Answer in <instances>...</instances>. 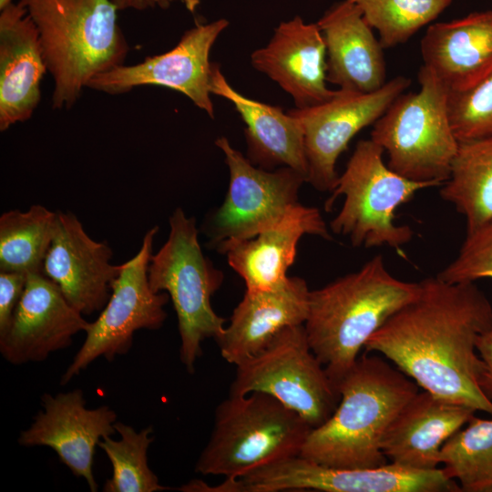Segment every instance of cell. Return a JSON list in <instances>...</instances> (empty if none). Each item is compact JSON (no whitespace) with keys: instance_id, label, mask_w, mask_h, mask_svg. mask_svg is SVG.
Listing matches in <instances>:
<instances>
[{"instance_id":"obj_9","label":"cell","mask_w":492,"mask_h":492,"mask_svg":"<svg viewBox=\"0 0 492 492\" xmlns=\"http://www.w3.org/2000/svg\"><path fill=\"white\" fill-rule=\"evenodd\" d=\"M235 366L229 395L268 394L312 428L323 424L338 405L340 394L312 351L304 324L282 330L260 353Z\"/></svg>"},{"instance_id":"obj_18","label":"cell","mask_w":492,"mask_h":492,"mask_svg":"<svg viewBox=\"0 0 492 492\" xmlns=\"http://www.w3.org/2000/svg\"><path fill=\"white\" fill-rule=\"evenodd\" d=\"M251 63L288 93L297 108L322 104L336 93L326 84L323 35L317 24L298 15L282 22L269 43L251 53Z\"/></svg>"},{"instance_id":"obj_32","label":"cell","mask_w":492,"mask_h":492,"mask_svg":"<svg viewBox=\"0 0 492 492\" xmlns=\"http://www.w3.org/2000/svg\"><path fill=\"white\" fill-rule=\"evenodd\" d=\"M437 276L450 283L492 279V220L466 233L457 256Z\"/></svg>"},{"instance_id":"obj_2","label":"cell","mask_w":492,"mask_h":492,"mask_svg":"<svg viewBox=\"0 0 492 492\" xmlns=\"http://www.w3.org/2000/svg\"><path fill=\"white\" fill-rule=\"evenodd\" d=\"M417 386L397 367L366 352L336 384L337 407L312 429L300 456L342 468L387 464L383 438L403 405L418 392Z\"/></svg>"},{"instance_id":"obj_26","label":"cell","mask_w":492,"mask_h":492,"mask_svg":"<svg viewBox=\"0 0 492 492\" xmlns=\"http://www.w3.org/2000/svg\"><path fill=\"white\" fill-rule=\"evenodd\" d=\"M440 196L464 216L466 233L492 220V137L458 141Z\"/></svg>"},{"instance_id":"obj_7","label":"cell","mask_w":492,"mask_h":492,"mask_svg":"<svg viewBox=\"0 0 492 492\" xmlns=\"http://www.w3.org/2000/svg\"><path fill=\"white\" fill-rule=\"evenodd\" d=\"M384 152L371 138L359 140L324 205L330 210L339 196L344 197L330 228L348 237L354 247L386 245L400 250L412 240L414 231L408 225L395 223V210L417 191L442 185L397 174L384 162Z\"/></svg>"},{"instance_id":"obj_22","label":"cell","mask_w":492,"mask_h":492,"mask_svg":"<svg viewBox=\"0 0 492 492\" xmlns=\"http://www.w3.org/2000/svg\"><path fill=\"white\" fill-rule=\"evenodd\" d=\"M476 410L424 390L397 413L382 441L387 460L403 467L430 470L440 465L444 444L475 415Z\"/></svg>"},{"instance_id":"obj_12","label":"cell","mask_w":492,"mask_h":492,"mask_svg":"<svg viewBox=\"0 0 492 492\" xmlns=\"http://www.w3.org/2000/svg\"><path fill=\"white\" fill-rule=\"evenodd\" d=\"M215 145L222 151L230 180L222 204L206 223L209 245L253 238L279 222L298 204V192L306 178L289 167L276 170L252 164L226 137Z\"/></svg>"},{"instance_id":"obj_13","label":"cell","mask_w":492,"mask_h":492,"mask_svg":"<svg viewBox=\"0 0 492 492\" xmlns=\"http://www.w3.org/2000/svg\"><path fill=\"white\" fill-rule=\"evenodd\" d=\"M410 84L408 77L397 76L374 92L339 88L322 104L290 109L288 112L303 129L307 182L320 191L332 192L339 178L336 161L351 139L363 128L374 125Z\"/></svg>"},{"instance_id":"obj_21","label":"cell","mask_w":492,"mask_h":492,"mask_svg":"<svg viewBox=\"0 0 492 492\" xmlns=\"http://www.w3.org/2000/svg\"><path fill=\"white\" fill-rule=\"evenodd\" d=\"M47 71L36 24L20 3L0 14V130L28 120Z\"/></svg>"},{"instance_id":"obj_1","label":"cell","mask_w":492,"mask_h":492,"mask_svg":"<svg viewBox=\"0 0 492 492\" xmlns=\"http://www.w3.org/2000/svg\"><path fill=\"white\" fill-rule=\"evenodd\" d=\"M417 296L366 342L424 390L492 415L478 378L485 365L478 337L492 327V304L475 282L450 283L437 275L421 282Z\"/></svg>"},{"instance_id":"obj_19","label":"cell","mask_w":492,"mask_h":492,"mask_svg":"<svg viewBox=\"0 0 492 492\" xmlns=\"http://www.w3.org/2000/svg\"><path fill=\"white\" fill-rule=\"evenodd\" d=\"M305 234L332 239L321 211L298 203L279 222L253 238L226 241L215 249L226 255L229 265L243 279L246 291H268L288 279L298 242Z\"/></svg>"},{"instance_id":"obj_34","label":"cell","mask_w":492,"mask_h":492,"mask_svg":"<svg viewBox=\"0 0 492 492\" xmlns=\"http://www.w3.org/2000/svg\"><path fill=\"white\" fill-rule=\"evenodd\" d=\"M477 351L485 365L477 383L483 394L492 401V327L478 337Z\"/></svg>"},{"instance_id":"obj_14","label":"cell","mask_w":492,"mask_h":492,"mask_svg":"<svg viewBox=\"0 0 492 492\" xmlns=\"http://www.w3.org/2000/svg\"><path fill=\"white\" fill-rule=\"evenodd\" d=\"M229 22L220 18L197 24L187 30L168 52L147 56L132 66L119 65L94 77L87 87L119 95L140 86H159L182 93L210 118L214 117L210 98L212 63L210 53Z\"/></svg>"},{"instance_id":"obj_11","label":"cell","mask_w":492,"mask_h":492,"mask_svg":"<svg viewBox=\"0 0 492 492\" xmlns=\"http://www.w3.org/2000/svg\"><path fill=\"white\" fill-rule=\"evenodd\" d=\"M158 231V226L149 229L139 251L120 265L107 304L97 320L89 323L85 341L62 374L60 384L69 383L99 357L111 362L117 355L126 354L133 344L135 332L158 330L165 323L164 306L169 296L167 292H154L148 279Z\"/></svg>"},{"instance_id":"obj_25","label":"cell","mask_w":492,"mask_h":492,"mask_svg":"<svg viewBox=\"0 0 492 492\" xmlns=\"http://www.w3.org/2000/svg\"><path fill=\"white\" fill-rule=\"evenodd\" d=\"M210 93L229 100L241 116L245 124L248 159L252 164L265 169L289 167L307 180L303 129L295 117L284 112L281 107L249 98L238 92L215 62L212 63Z\"/></svg>"},{"instance_id":"obj_10","label":"cell","mask_w":492,"mask_h":492,"mask_svg":"<svg viewBox=\"0 0 492 492\" xmlns=\"http://www.w3.org/2000/svg\"><path fill=\"white\" fill-rule=\"evenodd\" d=\"M216 492H277L313 489L324 492H457L456 480L443 468L418 470L387 463L375 467L342 468L295 456L214 486Z\"/></svg>"},{"instance_id":"obj_27","label":"cell","mask_w":492,"mask_h":492,"mask_svg":"<svg viewBox=\"0 0 492 492\" xmlns=\"http://www.w3.org/2000/svg\"><path fill=\"white\" fill-rule=\"evenodd\" d=\"M57 225V211L36 204L0 217V272H42Z\"/></svg>"},{"instance_id":"obj_16","label":"cell","mask_w":492,"mask_h":492,"mask_svg":"<svg viewBox=\"0 0 492 492\" xmlns=\"http://www.w3.org/2000/svg\"><path fill=\"white\" fill-rule=\"evenodd\" d=\"M89 322L42 272H29L7 330L0 335V353L9 364L42 362L70 346Z\"/></svg>"},{"instance_id":"obj_15","label":"cell","mask_w":492,"mask_h":492,"mask_svg":"<svg viewBox=\"0 0 492 492\" xmlns=\"http://www.w3.org/2000/svg\"><path fill=\"white\" fill-rule=\"evenodd\" d=\"M43 410L28 428L20 432L22 446H48L71 473L86 480L92 492L97 490L93 473L96 447L106 436L117 433V413L108 405L87 407L81 389L44 394Z\"/></svg>"},{"instance_id":"obj_3","label":"cell","mask_w":492,"mask_h":492,"mask_svg":"<svg viewBox=\"0 0 492 492\" xmlns=\"http://www.w3.org/2000/svg\"><path fill=\"white\" fill-rule=\"evenodd\" d=\"M419 291V282L392 275L381 255L311 291L304 328L312 351L335 386L369 338Z\"/></svg>"},{"instance_id":"obj_31","label":"cell","mask_w":492,"mask_h":492,"mask_svg":"<svg viewBox=\"0 0 492 492\" xmlns=\"http://www.w3.org/2000/svg\"><path fill=\"white\" fill-rule=\"evenodd\" d=\"M448 110L458 141L492 137V72L466 90L448 92Z\"/></svg>"},{"instance_id":"obj_20","label":"cell","mask_w":492,"mask_h":492,"mask_svg":"<svg viewBox=\"0 0 492 492\" xmlns=\"http://www.w3.org/2000/svg\"><path fill=\"white\" fill-rule=\"evenodd\" d=\"M310 292L306 282L295 276L272 290L246 291L216 340L222 358L237 365L260 353L282 330L304 324Z\"/></svg>"},{"instance_id":"obj_6","label":"cell","mask_w":492,"mask_h":492,"mask_svg":"<svg viewBox=\"0 0 492 492\" xmlns=\"http://www.w3.org/2000/svg\"><path fill=\"white\" fill-rule=\"evenodd\" d=\"M169 234L152 253L148 279L154 292H165L172 301L180 338L179 359L190 374L202 354L201 343L222 334L226 320L211 305L223 273L203 254L194 217L177 208L169 220Z\"/></svg>"},{"instance_id":"obj_28","label":"cell","mask_w":492,"mask_h":492,"mask_svg":"<svg viewBox=\"0 0 492 492\" xmlns=\"http://www.w3.org/2000/svg\"><path fill=\"white\" fill-rule=\"evenodd\" d=\"M439 463L461 491L492 492V418L474 415L444 444Z\"/></svg>"},{"instance_id":"obj_24","label":"cell","mask_w":492,"mask_h":492,"mask_svg":"<svg viewBox=\"0 0 492 492\" xmlns=\"http://www.w3.org/2000/svg\"><path fill=\"white\" fill-rule=\"evenodd\" d=\"M420 51L448 92L472 87L492 72V10L429 26Z\"/></svg>"},{"instance_id":"obj_5","label":"cell","mask_w":492,"mask_h":492,"mask_svg":"<svg viewBox=\"0 0 492 492\" xmlns=\"http://www.w3.org/2000/svg\"><path fill=\"white\" fill-rule=\"evenodd\" d=\"M312 429L296 412L268 394L229 395L215 409L212 431L195 471L235 480L300 456Z\"/></svg>"},{"instance_id":"obj_4","label":"cell","mask_w":492,"mask_h":492,"mask_svg":"<svg viewBox=\"0 0 492 492\" xmlns=\"http://www.w3.org/2000/svg\"><path fill=\"white\" fill-rule=\"evenodd\" d=\"M19 2L38 30L53 108H71L94 77L124 64L129 46L112 0Z\"/></svg>"},{"instance_id":"obj_30","label":"cell","mask_w":492,"mask_h":492,"mask_svg":"<svg viewBox=\"0 0 492 492\" xmlns=\"http://www.w3.org/2000/svg\"><path fill=\"white\" fill-rule=\"evenodd\" d=\"M356 5L365 21L379 33L384 48L407 42L434 21L452 0H347Z\"/></svg>"},{"instance_id":"obj_23","label":"cell","mask_w":492,"mask_h":492,"mask_svg":"<svg viewBox=\"0 0 492 492\" xmlns=\"http://www.w3.org/2000/svg\"><path fill=\"white\" fill-rule=\"evenodd\" d=\"M316 24L325 45L327 82L360 93L386 83L384 47L356 5L336 3Z\"/></svg>"},{"instance_id":"obj_29","label":"cell","mask_w":492,"mask_h":492,"mask_svg":"<svg viewBox=\"0 0 492 492\" xmlns=\"http://www.w3.org/2000/svg\"><path fill=\"white\" fill-rule=\"evenodd\" d=\"M115 428L120 438L104 437L98 446L112 466V476L103 487L105 492H159L167 487L160 485L157 475L148 464V450L154 440L153 429L148 426L136 431L122 422Z\"/></svg>"},{"instance_id":"obj_35","label":"cell","mask_w":492,"mask_h":492,"mask_svg":"<svg viewBox=\"0 0 492 492\" xmlns=\"http://www.w3.org/2000/svg\"><path fill=\"white\" fill-rule=\"evenodd\" d=\"M202 0H112L118 10L135 9L145 10L147 8H167L174 2L181 3L185 8L194 13Z\"/></svg>"},{"instance_id":"obj_17","label":"cell","mask_w":492,"mask_h":492,"mask_svg":"<svg viewBox=\"0 0 492 492\" xmlns=\"http://www.w3.org/2000/svg\"><path fill=\"white\" fill-rule=\"evenodd\" d=\"M107 241L87 235L71 211L57 210V225L46 255L42 273L55 282L67 302L83 315L107 304L120 265L110 263Z\"/></svg>"},{"instance_id":"obj_8","label":"cell","mask_w":492,"mask_h":492,"mask_svg":"<svg viewBox=\"0 0 492 492\" xmlns=\"http://www.w3.org/2000/svg\"><path fill=\"white\" fill-rule=\"evenodd\" d=\"M420 88L402 93L374 124L371 139L388 155L387 166L415 181L442 185L458 148L449 118L448 90L425 66Z\"/></svg>"},{"instance_id":"obj_36","label":"cell","mask_w":492,"mask_h":492,"mask_svg":"<svg viewBox=\"0 0 492 492\" xmlns=\"http://www.w3.org/2000/svg\"><path fill=\"white\" fill-rule=\"evenodd\" d=\"M13 3V0H0V10L5 9Z\"/></svg>"},{"instance_id":"obj_33","label":"cell","mask_w":492,"mask_h":492,"mask_svg":"<svg viewBox=\"0 0 492 492\" xmlns=\"http://www.w3.org/2000/svg\"><path fill=\"white\" fill-rule=\"evenodd\" d=\"M27 274L0 272V335L8 328L23 294Z\"/></svg>"}]
</instances>
